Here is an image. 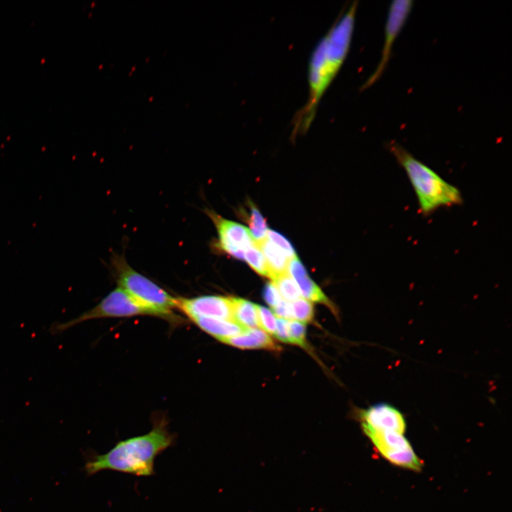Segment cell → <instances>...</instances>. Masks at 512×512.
Wrapping results in <instances>:
<instances>
[{"label": "cell", "mask_w": 512, "mask_h": 512, "mask_svg": "<svg viewBox=\"0 0 512 512\" xmlns=\"http://www.w3.org/2000/svg\"><path fill=\"white\" fill-rule=\"evenodd\" d=\"M288 327L291 343L306 347V324L297 320H290Z\"/></svg>", "instance_id": "obj_21"}, {"label": "cell", "mask_w": 512, "mask_h": 512, "mask_svg": "<svg viewBox=\"0 0 512 512\" xmlns=\"http://www.w3.org/2000/svg\"><path fill=\"white\" fill-rule=\"evenodd\" d=\"M174 439L166 420L159 419L148 433L119 441L107 453L92 456L85 464V471L87 475L103 470L138 476L153 475L156 457L171 447Z\"/></svg>", "instance_id": "obj_2"}, {"label": "cell", "mask_w": 512, "mask_h": 512, "mask_svg": "<svg viewBox=\"0 0 512 512\" xmlns=\"http://www.w3.org/2000/svg\"><path fill=\"white\" fill-rule=\"evenodd\" d=\"M222 342L242 349H266L273 351L280 349L266 332L256 328L247 329L242 334L226 338Z\"/></svg>", "instance_id": "obj_12"}, {"label": "cell", "mask_w": 512, "mask_h": 512, "mask_svg": "<svg viewBox=\"0 0 512 512\" xmlns=\"http://www.w3.org/2000/svg\"><path fill=\"white\" fill-rule=\"evenodd\" d=\"M288 274L298 286L300 294L309 302L321 303L334 311L333 304L321 291L319 287L310 278L303 264L297 257L290 260Z\"/></svg>", "instance_id": "obj_11"}, {"label": "cell", "mask_w": 512, "mask_h": 512, "mask_svg": "<svg viewBox=\"0 0 512 512\" xmlns=\"http://www.w3.org/2000/svg\"><path fill=\"white\" fill-rule=\"evenodd\" d=\"M288 322V320L277 317V328L274 336L284 343H291Z\"/></svg>", "instance_id": "obj_25"}, {"label": "cell", "mask_w": 512, "mask_h": 512, "mask_svg": "<svg viewBox=\"0 0 512 512\" xmlns=\"http://www.w3.org/2000/svg\"><path fill=\"white\" fill-rule=\"evenodd\" d=\"M250 205V213L248 218L249 230L255 242H260L267 238L269 229L265 219L257 207L252 203Z\"/></svg>", "instance_id": "obj_17"}, {"label": "cell", "mask_w": 512, "mask_h": 512, "mask_svg": "<svg viewBox=\"0 0 512 512\" xmlns=\"http://www.w3.org/2000/svg\"><path fill=\"white\" fill-rule=\"evenodd\" d=\"M358 1L343 10L335 22L315 46L308 66L309 92L306 103L295 114L291 137L308 131L324 92L344 63L354 31Z\"/></svg>", "instance_id": "obj_1"}, {"label": "cell", "mask_w": 512, "mask_h": 512, "mask_svg": "<svg viewBox=\"0 0 512 512\" xmlns=\"http://www.w3.org/2000/svg\"><path fill=\"white\" fill-rule=\"evenodd\" d=\"M377 452L389 462L399 467L420 471L423 463L403 434L389 430L362 428Z\"/></svg>", "instance_id": "obj_6"}, {"label": "cell", "mask_w": 512, "mask_h": 512, "mask_svg": "<svg viewBox=\"0 0 512 512\" xmlns=\"http://www.w3.org/2000/svg\"><path fill=\"white\" fill-rule=\"evenodd\" d=\"M262 252L270 272V279L274 281L277 278L288 274L289 260L285 254L267 238L255 242Z\"/></svg>", "instance_id": "obj_14"}, {"label": "cell", "mask_w": 512, "mask_h": 512, "mask_svg": "<svg viewBox=\"0 0 512 512\" xmlns=\"http://www.w3.org/2000/svg\"><path fill=\"white\" fill-rule=\"evenodd\" d=\"M139 315L154 314L139 304L120 287L110 292L97 306L69 321L55 324L52 328L54 333H60L68 329L94 319L128 317Z\"/></svg>", "instance_id": "obj_5"}, {"label": "cell", "mask_w": 512, "mask_h": 512, "mask_svg": "<svg viewBox=\"0 0 512 512\" xmlns=\"http://www.w3.org/2000/svg\"><path fill=\"white\" fill-rule=\"evenodd\" d=\"M176 308L190 319L208 317L233 320L231 297L202 295L191 298H177Z\"/></svg>", "instance_id": "obj_9"}, {"label": "cell", "mask_w": 512, "mask_h": 512, "mask_svg": "<svg viewBox=\"0 0 512 512\" xmlns=\"http://www.w3.org/2000/svg\"><path fill=\"white\" fill-rule=\"evenodd\" d=\"M233 320L245 329L258 326L257 304L246 299L231 297Z\"/></svg>", "instance_id": "obj_15"}, {"label": "cell", "mask_w": 512, "mask_h": 512, "mask_svg": "<svg viewBox=\"0 0 512 512\" xmlns=\"http://www.w3.org/2000/svg\"><path fill=\"white\" fill-rule=\"evenodd\" d=\"M413 6L411 0L391 2L385 25V37L380 60L373 73L361 86L364 90L375 84L385 71L392 55L393 44L405 24Z\"/></svg>", "instance_id": "obj_7"}, {"label": "cell", "mask_w": 512, "mask_h": 512, "mask_svg": "<svg viewBox=\"0 0 512 512\" xmlns=\"http://www.w3.org/2000/svg\"><path fill=\"white\" fill-rule=\"evenodd\" d=\"M258 326L262 331L274 335L277 328V317L269 309L257 305Z\"/></svg>", "instance_id": "obj_20"}, {"label": "cell", "mask_w": 512, "mask_h": 512, "mask_svg": "<svg viewBox=\"0 0 512 512\" xmlns=\"http://www.w3.org/2000/svg\"><path fill=\"white\" fill-rule=\"evenodd\" d=\"M114 267L119 287L154 316L171 321L176 320L173 309L176 308L177 298L132 268L124 258L117 257L114 260Z\"/></svg>", "instance_id": "obj_4"}, {"label": "cell", "mask_w": 512, "mask_h": 512, "mask_svg": "<svg viewBox=\"0 0 512 512\" xmlns=\"http://www.w3.org/2000/svg\"><path fill=\"white\" fill-rule=\"evenodd\" d=\"M386 147L405 170L423 215H429L442 207L462 203V193L456 186L416 159L399 143L391 141L387 142Z\"/></svg>", "instance_id": "obj_3"}, {"label": "cell", "mask_w": 512, "mask_h": 512, "mask_svg": "<svg viewBox=\"0 0 512 512\" xmlns=\"http://www.w3.org/2000/svg\"><path fill=\"white\" fill-rule=\"evenodd\" d=\"M359 419L362 428L394 431L401 434H404L406 430L402 414L388 404H376L362 410Z\"/></svg>", "instance_id": "obj_10"}, {"label": "cell", "mask_w": 512, "mask_h": 512, "mask_svg": "<svg viewBox=\"0 0 512 512\" xmlns=\"http://www.w3.org/2000/svg\"><path fill=\"white\" fill-rule=\"evenodd\" d=\"M267 238L278 247L289 260L297 257L292 244L280 233L274 230H269L267 234Z\"/></svg>", "instance_id": "obj_22"}, {"label": "cell", "mask_w": 512, "mask_h": 512, "mask_svg": "<svg viewBox=\"0 0 512 512\" xmlns=\"http://www.w3.org/2000/svg\"><path fill=\"white\" fill-rule=\"evenodd\" d=\"M201 330L217 340H223L239 335L247 329L235 321L208 317H197L191 319Z\"/></svg>", "instance_id": "obj_13"}, {"label": "cell", "mask_w": 512, "mask_h": 512, "mask_svg": "<svg viewBox=\"0 0 512 512\" xmlns=\"http://www.w3.org/2000/svg\"><path fill=\"white\" fill-rule=\"evenodd\" d=\"M294 320L304 324L310 322L314 318V307L311 302L299 298L291 304Z\"/></svg>", "instance_id": "obj_19"}, {"label": "cell", "mask_w": 512, "mask_h": 512, "mask_svg": "<svg viewBox=\"0 0 512 512\" xmlns=\"http://www.w3.org/2000/svg\"><path fill=\"white\" fill-rule=\"evenodd\" d=\"M272 282L284 300L289 302L300 298L301 294L298 286L289 274L277 278Z\"/></svg>", "instance_id": "obj_18"}, {"label": "cell", "mask_w": 512, "mask_h": 512, "mask_svg": "<svg viewBox=\"0 0 512 512\" xmlns=\"http://www.w3.org/2000/svg\"><path fill=\"white\" fill-rule=\"evenodd\" d=\"M263 299L272 309L282 299L274 282H267L263 289Z\"/></svg>", "instance_id": "obj_23"}, {"label": "cell", "mask_w": 512, "mask_h": 512, "mask_svg": "<svg viewBox=\"0 0 512 512\" xmlns=\"http://www.w3.org/2000/svg\"><path fill=\"white\" fill-rule=\"evenodd\" d=\"M244 260L257 274L270 279V272L266 260L255 242L245 250Z\"/></svg>", "instance_id": "obj_16"}, {"label": "cell", "mask_w": 512, "mask_h": 512, "mask_svg": "<svg viewBox=\"0 0 512 512\" xmlns=\"http://www.w3.org/2000/svg\"><path fill=\"white\" fill-rule=\"evenodd\" d=\"M218 233L216 247L238 260H244L245 250L255 240L245 226L225 219L213 210L206 211Z\"/></svg>", "instance_id": "obj_8"}, {"label": "cell", "mask_w": 512, "mask_h": 512, "mask_svg": "<svg viewBox=\"0 0 512 512\" xmlns=\"http://www.w3.org/2000/svg\"><path fill=\"white\" fill-rule=\"evenodd\" d=\"M272 309L276 317L288 321L294 320L291 304L289 302L282 299Z\"/></svg>", "instance_id": "obj_24"}]
</instances>
